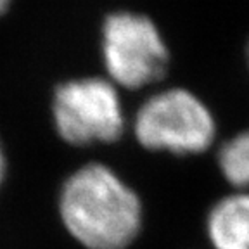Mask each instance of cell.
Segmentation results:
<instances>
[{"instance_id":"cell-1","label":"cell","mask_w":249,"mask_h":249,"mask_svg":"<svg viewBox=\"0 0 249 249\" xmlns=\"http://www.w3.org/2000/svg\"><path fill=\"white\" fill-rule=\"evenodd\" d=\"M59 214L87 249H126L142 230L144 210L135 191L102 163L78 168L64 182Z\"/></svg>"},{"instance_id":"cell-2","label":"cell","mask_w":249,"mask_h":249,"mask_svg":"<svg viewBox=\"0 0 249 249\" xmlns=\"http://www.w3.org/2000/svg\"><path fill=\"white\" fill-rule=\"evenodd\" d=\"M132 130L144 149L173 156L204 154L218 135L210 106L183 87H170L149 95L135 111Z\"/></svg>"},{"instance_id":"cell-3","label":"cell","mask_w":249,"mask_h":249,"mask_svg":"<svg viewBox=\"0 0 249 249\" xmlns=\"http://www.w3.org/2000/svg\"><path fill=\"white\" fill-rule=\"evenodd\" d=\"M101 51L109 80L116 87L145 89L161 82L168 71V45L158 24L145 14H109L102 23Z\"/></svg>"},{"instance_id":"cell-4","label":"cell","mask_w":249,"mask_h":249,"mask_svg":"<svg viewBox=\"0 0 249 249\" xmlns=\"http://www.w3.org/2000/svg\"><path fill=\"white\" fill-rule=\"evenodd\" d=\"M55 130L71 145L111 144L126 126L120 92L106 78H78L55 89L52 104Z\"/></svg>"},{"instance_id":"cell-5","label":"cell","mask_w":249,"mask_h":249,"mask_svg":"<svg viewBox=\"0 0 249 249\" xmlns=\"http://www.w3.org/2000/svg\"><path fill=\"white\" fill-rule=\"evenodd\" d=\"M206 237L213 249H249V191H232L211 204Z\"/></svg>"},{"instance_id":"cell-6","label":"cell","mask_w":249,"mask_h":249,"mask_svg":"<svg viewBox=\"0 0 249 249\" xmlns=\"http://www.w3.org/2000/svg\"><path fill=\"white\" fill-rule=\"evenodd\" d=\"M216 164L232 191H249V128L233 133L218 147Z\"/></svg>"},{"instance_id":"cell-7","label":"cell","mask_w":249,"mask_h":249,"mask_svg":"<svg viewBox=\"0 0 249 249\" xmlns=\"http://www.w3.org/2000/svg\"><path fill=\"white\" fill-rule=\"evenodd\" d=\"M4 175H5V156L4 151H2V145H0V183L4 180Z\"/></svg>"},{"instance_id":"cell-8","label":"cell","mask_w":249,"mask_h":249,"mask_svg":"<svg viewBox=\"0 0 249 249\" xmlns=\"http://www.w3.org/2000/svg\"><path fill=\"white\" fill-rule=\"evenodd\" d=\"M9 4H11V0H0V16L4 14L5 9L9 7Z\"/></svg>"},{"instance_id":"cell-9","label":"cell","mask_w":249,"mask_h":249,"mask_svg":"<svg viewBox=\"0 0 249 249\" xmlns=\"http://www.w3.org/2000/svg\"><path fill=\"white\" fill-rule=\"evenodd\" d=\"M246 62H248V68H249V40L246 43Z\"/></svg>"}]
</instances>
